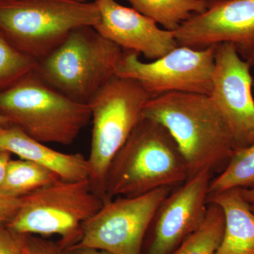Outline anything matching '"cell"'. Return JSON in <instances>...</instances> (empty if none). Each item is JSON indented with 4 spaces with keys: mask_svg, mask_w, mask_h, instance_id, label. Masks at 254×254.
<instances>
[{
    "mask_svg": "<svg viewBox=\"0 0 254 254\" xmlns=\"http://www.w3.org/2000/svg\"><path fill=\"white\" fill-rule=\"evenodd\" d=\"M143 116L168 130L185 158L189 178L226 165L237 148L210 95L182 92L158 95L146 103Z\"/></svg>",
    "mask_w": 254,
    "mask_h": 254,
    "instance_id": "6da1fadb",
    "label": "cell"
},
{
    "mask_svg": "<svg viewBox=\"0 0 254 254\" xmlns=\"http://www.w3.org/2000/svg\"><path fill=\"white\" fill-rule=\"evenodd\" d=\"M189 177L185 158L168 130L143 116L110 163L105 201L172 187Z\"/></svg>",
    "mask_w": 254,
    "mask_h": 254,
    "instance_id": "7a4b0ae2",
    "label": "cell"
},
{
    "mask_svg": "<svg viewBox=\"0 0 254 254\" xmlns=\"http://www.w3.org/2000/svg\"><path fill=\"white\" fill-rule=\"evenodd\" d=\"M0 115L45 144H72L91 120L87 103L57 91L36 71L0 92Z\"/></svg>",
    "mask_w": 254,
    "mask_h": 254,
    "instance_id": "3957f363",
    "label": "cell"
},
{
    "mask_svg": "<svg viewBox=\"0 0 254 254\" xmlns=\"http://www.w3.org/2000/svg\"><path fill=\"white\" fill-rule=\"evenodd\" d=\"M100 21L95 2L76 0H0V33L37 62L49 55L76 28Z\"/></svg>",
    "mask_w": 254,
    "mask_h": 254,
    "instance_id": "277c9868",
    "label": "cell"
},
{
    "mask_svg": "<svg viewBox=\"0 0 254 254\" xmlns=\"http://www.w3.org/2000/svg\"><path fill=\"white\" fill-rule=\"evenodd\" d=\"M124 50L92 26L73 30L58 48L38 62L36 73L57 91L88 103L116 75Z\"/></svg>",
    "mask_w": 254,
    "mask_h": 254,
    "instance_id": "5b68a950",
    "label": "cell"
},
{
    "mask_svg": "<svg viewBox=\"0 0 254 254\" xmlns=\"http://www.w3.org/2000/svg\"><path fill=\"white\" fill-rule=\"evenodd\" d=\"M151 98L138 81L115 75L87 103L93 123L88 181L104 202L110 163L143 118Z\"/></svg>",
    "mask_w": 254,
    "mask_h": 254,
    "instance_id": "8992f818",
    "label": "cell"
},
{
    "mask_svg": "<svg viewBox=\"0 0 254 254\" xmlns=\"http://www.w3.org/2000/svg\"><path fill=\"white\" fill-rule=\"evenodd\" d=\"M21 198L22 205L8 228L22 235H59L64 248L77 242L83 222L104 203L88 180L60 179Z\"/></svg>",
    "mask_w": 254,
    "mask_h": 254,
    "instance_id": "52a82bcc",
    "label": "cell"
},
{
    "mask_svg": "<svg viewBox=\"0 0 254 254\" xmlns=\"http://www.w3.org/2000/svg\"><path fill=\"white\" fill-rule=\"evenodd\" d=\"M171 189L161 187L138 196L106 200L83 222L77 242L71 246L111 254H141L147 230Z\"/></svg>",
    "mask_w": 254,
    "mask_h": 254,
    "instance_id": "ba28073f",
    "label": "cell"
},
{
    "mask_svg": "<svg viewBox=\"0 0 254 254\" xmlns=\"http://www.w3.org/2000/svg\"><path fill=\"white\" fill-rule=\"evenodd\" d=\"M215 48L177 46L150 63L141 61L135 52L124 50L116 75L138 81L152 98L173 92L210 95Z\"/></svg>",
    "mask_w": 254,
    "mask_h": 254,
    "instance_id": "9c48e42d",
    "label": "cell"
},
{
    "mask_svg": "<svg viewBox=\"0 0 254 254\" xmlns=\"http://www.w3.org/2000/svg\"><path fill=\"white\" fill-rule=\"evenodd\" d=\"M250 64L230 43L217 45L210 98L238 148L254 141V79Z\"/></svg>",
    "mask_w": 254,
    "mask_h": 254,
    "instance_id": "30bf717a",
    "label": "cell"
},
{
    "mask_svg": "<svg viewBox=\"0 0 254 254\" xmlns=\"http://www.w3.org/2000/svg\"><path fill=\"white\" fill-rule=\"evenodd\" d=\"M211 171L203 170L170 192L154 218L153 240L148 254H170L203 225L208 209Z\"/></svg>",
    "mask_w": 254,
    "mask_h": 254,
    "instance_id": "8fae6325",
    "label": "cell"
},
{
    "mask_svg": "<svg viewBox=\"0 0 254 254\" xmlns=\"http://www.w3.org/2000/svg\"><path fill=\"white\" fill-rule=\"evenodd\" d=\"M179 46L204 49L230 43L237 50L254 45V0H220L174 31Z\"/></svg>",
    "mask_w": 254,
    "mask_h": 254,
    "instance_id": "7c38bea8",
    "label": "cell"
},
{
    "mask_svg": "<svg viewBox=\"0 0 254 254\" xmlns=\"http://www.w3.org/2000/svg\"><path fill=\"white\" fill-rule=\"evenodd\" d=\"M100 21L95 30L123 50L155 60L178 46L173 31L160 28L153 20L116 0H96Z\"/></svg>",
    "mask_w": 254,
    "mask_h": 254,
    "instance_id": "4fadbf2b",
    "label": "cell"
},
{
    "mask_svg": "<svg viewBox=\"0 0 254 254\" xmlns=\"http://www.w3.org/2000/svg\"><path fill=\"white\" fill-rule=\"evenodd\" d=\"M0 149L41 165L62 180L81 181L89 178V164L83 155L52 149L13 125L0 128Z\"/></svg>",
    "mask_w": 254,
    "mask_h": 254,
    "instance_id": "5bb4252c",
    "label": "cell"
},
{
    "mask_svg": "<svg viewBox=\"0 0 254 254\" xmlns=\"http://www.w3.org/2000/svg\"><path fill=\"white\" fill-rule=\"evenodd\" d=\"M208 202L222 208L225 229L215 254H254V213L240 188L210 195Z\"/></svg>",
    "mask_w": 254,
    "mask_h": 254,
    "instance_id": "9a60e30c",
    "label": "cell"
},
{
    "mask_svg": "<svg viewBox=\"0 0 254 254\" xmlns=\"http://www.w3.org/2000/svg\"><path fill=\"white\" fill-rule=\"evenodd\" d=\"M132 8L153 20L164 29L175 31L208 4L203 0H125Z\"/></svg>",
    "mask_w": 254,
    "mask_h": 254,
    "instance_id": "2e32d148",
    "label": "cell"
},
{
    "mask_svg": "<svg viewBox=\"0 0 254 254\" xmlns=\"http://www.w3.org/2000/svg\"><path fill=\"white\" fill-rule=\"evenodd\" d=\"M60 179L53 172L33 162L11 160L0 193L21 198Z\"/></svg>",
    "mask_w": 254,
    "mask_h": 254,
    "instance_id": "e0dca14e",
    "label": "cell"
},
{
    "mask_svg": "<svg viewBox=\"0 0 254 254\" xmlns=\"http://www.w3.org/2000/svg\"><path fill=\"white\" fill-rule=\"evenodd\" d=\"M235 188L254 190V141L235 150L221 173L210 181L209 195Z\"/></svg>",
    "mask_w": 254,
    "mask_h": 254,
    "instance_id": "ac0fdd59",
    "label": "cell"
},
{
    "mask_svg": "<svg viewBox=\"0 0 254 254\" xmlns=\"http://www.w3.org/2000/svg\"><path fill=\"white\" fill-rule=\"evenodd\" d=\"M208 203L210 205L203 225L170 254L216 253L223 237L225 215L218 205Z\"/></svg>",
    "mask_w": 254,
    "mask_h": 254,
    "instance_id": "d6986e66",
    "label": "cell"
},
{
    "mask_svg": "<svg viewBox=\"0 0 254 254\" xmlns=\"http://www.w3.org/2000/svg\"><path fill=\"white\" fill-rule=\"evenodd\" d=\"M38 62L21 53L0 33V92L36 71Z\"/></svg>",
    "mask_w": 254,
    "mask_h": 254,
    "instance_id": "ffe728a7",
    "label": "cell"
},
{
    "mask_svg": "<svg viewBox=\"0 0 254 254\" xmlns=\"http://www.w3.org/2000/svg\"><path fill=\"white\" fill-rule=\"evenodd\" d=\"M26 235H19L0 225V254H27Z\"/></svg>",
    "mask_w": 254,
    "mask_h": 254,
    "instance_id": "44dd1931",
    "label": "cell"
},
{
    "mask_svg": "<svg viewBox=\"0 0 254 254\" xmlns=\"http://www.w3.org/2000/svg\"><path fill=\"white\" fill-rule=\"evenodd\" d=\"M22 198L9 196L0 193V222H9L21 208Z\"/></svg>",
    "mask_w": 254,
    "mask_h": 254,
    "instance_id": "7402d4cb",
    "label": "cell"
},
{
    "mask_svg": "<svg viewBox=\"0 0 254 254\" xmlns=\"http://www.w3.org/2000/svg\"><path fill=\"white\" fill-rule=\"evenodd\" d=\"M28 254H64L62 247L38 237H28L26 241Z\"/></svg>",
    "mask_w": 254,
    "mask_h": 254,
    "instance_id": "603a6c76",
    "label": "cell"
},
{
    "mask_svg": "<svg viewBox=\"0 0 254 254\" xmlns=\"http://www.w3.org/2000/svg\"><path fill=\"white\" fill-rule=\"evenodd\" d=\"M11 160V153L9 152L0 149V187L4 181L8 165Z\"/></svg>",
    "mask_w": 254,
    "mask_h": 254,
    "instance_id": "cb8c5ba5",
    "label": "cell"
},
{
    "mask_svg": "<svg viewBox=\"0 0 254 254\" xmlns=\"http://www.w3.org/2000/svg\"><path fill=\"white\" fill-rule=\"evenodd\" d=\"M64 254H111L104 251L82 247H68L63 250Z\"/></svg>",
    "mask_w": 254,
    "mask_h": 254,
    "instance_id": "d4e9b609",
    "label": "cell"
},
{
    "mask_svg": "<svg viewBox=\"0 0 254 254\" xmlns=\"http://www.w3.org/2000/svg\"><path fill=\"white\" fill-rule=\"evenodd\" d=\"M242 58H245L251 65H254V45L247 49L238 51Z\"/></svg>",
    "mask_w": 254,
    "mask_h": 254,
    "instance_id": "484cf974",
    "label": "cell"
},
{
    "mask_svg": "<svg viewBox=\"0 0 254 254\" xmlns=\"http://www.w3.org/2000/svg\"><path fill=\"white\" fill-rule=\"evenodd\" d=\"M241 193L243 195L244 198L247 202L254 204V190H246V189H240Z\"/></svg>",
    "mask_w": 254,
    "mask_h": 254,
    "instance_id": "4316f807",
    "label": "cell"
},
{
    "mask_svg": "<svg viewBox=\"0 0 254 254\" xmlns=\"http://www.w3.org/2000/svg\"><path fill=\"white\" fill-rule=\"evenodd\" d=\"M9 126H11V124L8 121L7 119L0 115V128H6Z\"/></svg>",
    "mask_w": 254,
    "mask_h": 254,
    "instance_id": "83f0119b",
    "label": "cell"
},
{
    "mask_svg": "<svg viewBox=\"0 0 254 254\" xmlns=\"http://www.w3.org/2000/svg\"><path fill=\"white\" fill-rule=\"evenodd\" d=\"M205 2H206L207 4H213L214 2H216V1H220V0H203Z\"/></svg>",
    "mask_w": 254,
    "mask_h": 254,
    "instance_id": "f1b7e54d",
    "label": "cell"
},
{
    "mask_svg": "<svg viewBox=\"0 0 254 254\" xmlns=\"http://www.w3.org/2000/svg\"><path fill=\"white\" fill-rule=\"evenodd\" d=\"M251 207H252V210H253V212L254 213V204H251Z\"/></svg>",
    "mask_w": 254,
    "mask_h": 254,
    "instance_id": "f546056e",
    "label": "cell"
},
{
    "mask_svg": "<svg viewBox=\"0 0 254 254\" xmlns=\"http://www.w3.org/2000/svg\"><path fill=\"white\" fill-rule=\"evenodd\" d=\"M76 1H81V2H86V0H76Z\"/></svg>",
    "mask_w": 254,
    "mask_h": 254,
    "instance_id": "4dcf8cb0",
    "label": "cell"
},
{
    "mask_svg": "<svg viewBox=\"0 0 254 254\" xmlns=\"http://www.w3.org/2000/svg\"><path fill=\"white\" fill-rule=\"evenodd\" d=\"M253 86H254V83H253Z\"/></svg>",
    "mask_w": 254,
    "mask_h": 254,
    "instance_id": "1f68e13d",
    "label": "cell"
},
{
    "mask_svg": "<svg viewBox=\"0 0 254 254\" xmlns=\"http://www.w3.org/2000/svg\"><path fill=\"white\" fill-rule=\"evenodd\" d=\"M26 241H27V240H26ZM26 246H27V245H26ZM27 254H28V251H27Z\"/></svg>",
    "mask_w": 254,
    "mask_h": 254,
    "instance_id": "d6a6232c",
    "label": "cell"
}]
</instances>
